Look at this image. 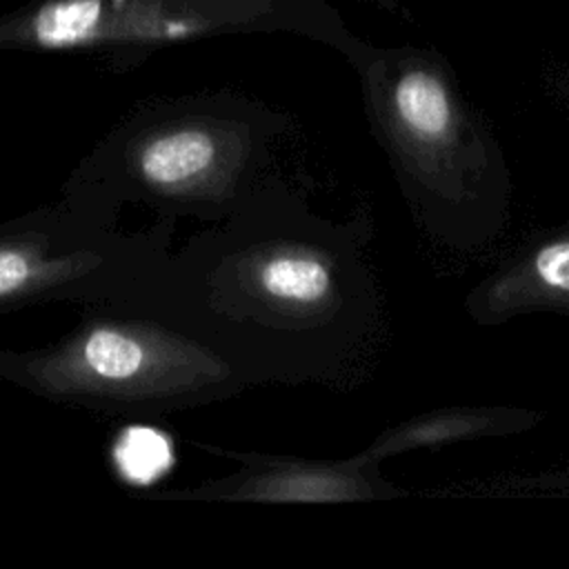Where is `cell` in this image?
<instances>
[{"label": "cell", "mask_w": 569, "mask_h": 569, "mask_svg": "<svg viewBox=\"0 0 569 569\" xmlns=\"http://www.w3.org/2000/svg\"><path fill=\"white\" fill-rule=\"evenodd\" d=\"M80 322L33 349H0V380L109 416L158 418L213 405L249 385L184 329L138 309L82 307Z\"/></svg>", "instance_id": "cell-3"}, {"label": "cell", "mask_w": 569, "mask_h": 569, "mask_svg": "<svg viewBox=\"0 0 569 569\" xmlns=\"http://www.w3.org/2000/svg\"><path fill=\"white\" fill-rule=\"evenodd\" d=\"M202 451L238 460L227 476L184 489H164L153 500H207L258 505H333L398 498L405 491L391 485L380 462L356 453L347 460H311L300 456L233 451L216 445H198Z\"/></svg>", "instance_id": "cell-6"}, {"label": "cell", "mask_w": 569, "mask_h": 569, "mask_svg": "<svg viewBox=\"0 0 569 569\" xmlns=\"http://www.w3.org/2000/svg\"><path fill=\"white\" fill-rule=\"evenodd\" d=\"M202 31L193 18H171L162 9L131 0H51L18 33L42 49H71L102 42H158Z\"/></svg>", "instance_id": "cell-8"}, {"label": "cell", "mask_w": 569, "mask_h": 569, "mask_svg": "<svg viewBox=\"0 0 569 569\" xmlns=\"http://www.w3.org/2000/svg\"><path fill=\"white\" fill-rule=\"evenodd\" d=\"M289 124L242 104L147 111L113 129L71 169L62 191L118 218L124 204L164 220L218 222L284 176Z\"/></svg>", "instance_id": "cell-2"}, {"label": "cell", "mask_w": 569, "mask_h": 569, "mask_svg": "<svg viewBox=\"0 0 569 569\" xmlns=\"http://www.w3.org/2000/svg\"><path fill=\"white\" fill-rule=\"evenodd\" d=\"M111 460L122 480L147 485L171 467V440L153 429L133 427L113 440Z\"/></svg>", "instance_id": "cell-10"}, {"label": "cell", "mask_w": 569, "mask_h": 569, "mask_svg": "<svg viewBox=\"0 0 569 569\" xmlns=\"http://www.w3.org/2000/svg\"><path fill=\"white\" fill-rule=\"evenodd\" d=\"M545 416L527 407L502 405H458L438 407L416 413L398 425L380 431L360 453L382 462L387 458L418 451L440 449L456 442L513 436L533 429Z\"/></svg>", "instance_id": "cell-9"}, {"label": "cell", "mask_w": 569, "mask_h": 569, "mask_svg": "<svg viewBox=\"0 0 569 569\" xmlns=\"http://www.w3.org/2000/svg\"><path fill=\"white\" fill-rule=\"evenodd\" d=\"M373 129L416 222L436 242L476 251L502 233L511 204L505 153L440 73L407 67L393 76L376 96Z\"/></svg>", "instance_id": "cell-4"}, {"label": "cell", "mask_w": 569, "mask_h": 569, "mask_svg": "<svg viewBox=\"0 0 569 569\" xmlns=\"http://www.w3.org/2000/svg\"><path fill=\"white\" fill-rule=\"evenodd\" d=\"M462 305L482 327L538 311L569 318V220L527 238L467 291Z\"/></svg>", "instance_id": "cell-7"}, {"label": "cell", "mask_w": 569, "mask_h": 569, "mask_svg": "<svg viewBox=\"0 0 569 569\" xmlns=\"http://www.w3.org/2000/svg\"><path fill=\"white\" fill-rule=\"evenodd\" d=\"M371 238L369 211L329 218L284 173L169 251L124 309L196 336L249 387L349 389L382 340Z\"/></svg>", "instance_id": "cell-1"}, {"label": "cell", "mask_w": 569, "mask_h": 569, "mask_svg": "<svg viewBox=\"0 0 569 569\" xmlns=\"http://www.w3.org/2000/svg\"><path fill=\"white\" fill-rule=\"evenodd\" d=\"M169 224L124 231L71 193L0 222V313L49 305L124 307L156 276Z\"/></svg>", "instance_id": "cell-5"}]
</instances>
